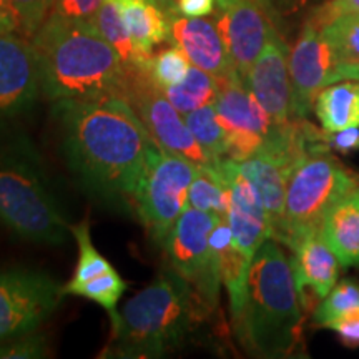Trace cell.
<instances>
[{
    "mask_svg": "<svg viewBox=\"0 0 359 359\" xmlns=\"http://www.w3.org/2000/svg\"><path fill=\"white\" fill-rule=\"evenodd\" d=\"M359 308V283L344 278L336 283L333 290L327 293L313 313V321L316 326L325 327L327 323L339 318L341 314Z\"/></svg>",
    "mask_w": 359,
    "mask_h": 359,
    "instance_id": "f546056e",
    "label": "cell"
},
{
    "mask_svg": "<svg viewBox=\"0 0 359 359\" xmlns=\"http://www.w3.org/2000/svg\"><path fill=\"white\" fill-rule=\"evenodd\" d=\"M290 250L293 251L290 263L293 268L299 299L304 290H311L318 299L325 298L338 283L341 263L321 236V231L308 233Z\"/></svg>",
    "mask_w": 359,
    "mask_h": 359,
    "instance_id": "ac0fdd59",
    "label": "cell"
},
{
    "mask_svg": "<svg viewBox=\"0 0 359 359\" xmlns=\"http://www.w3.org/2000/svg\"><path fill=\"white\" fill-rule=\"evenodd\" d=\"M198 168L168 154L158 143L148 151L145 170L133 196V210L156 245H163L180 215L188 206V190Z\"/></svg>",
    "mask_w": 359,
    "mask_h": 359,
    "instance_id": "52a82bcc",
    "label": "cell"
},
{
    "mask_svg": "<svg viewBox=\"0 0 359 359\" xmlns=\"http://www.w3.org/2000/svg\"><path fill=\"white\" fill-rule=\"evenodd\" d=\"M359 13V0H327L311 13L308 20L318 27H325L336 19Z\"/></svg>",
    "mask_w": 359,
    "mask_h": 359,
    "instance_id": "836d02e7",
    "label": "cell"
},
{
    "mask_svg": "<svg viewBox=\"0 0 359 359\" xmlns=\"http://www.w3.org/2000/svg\"><path fill=\"white\" fill-rule=\"evenodd\" d=\"M291 114L306 118L323 88L336 83L334 57L323 27L308 20L290 52Z\"/></svg>",
    "mask_w": 359,
    "mask_h": 359,
    "instance_id": "4fadbf2b",
    "label": "cell"
},
{
    "mask_svg": "<svg viewBox=\"0 0 359 359\" xmlns=\"http://www.w3.org/2000/svg\"><path fill=\"white\" fill-rule=\"evenodd\" d=\"M40 93L39 57L32 40L17 32H0V122L27 114Z\"/></svg>",
    "mask_w": 359,
    "mask_h": 359,
    "instance_id": "5bb4252c",
    "label": "cell"
},
{
    "mask_svg": "<svg viewBox=\"0 0 359 359\" xmlns=\"http://www.w3.org/2000/svg\"><path fill=\"white\" fill-rule=\"evenodd\" d=\"M72 235L79 245V262L75 266L74 276L72 280L64 285V290L74 288V286L82 285L85 281L93 280V278L105 275V273L115 269L111 263L95 248L90 235V224L87 219L80 222L79 224H72L70 226Z\"/></svg>",
    "mask_w": 359,
    "mask_h": 359,
    "instance_id": "83f0119b",
    "label": "cell"
},
{
    "mask_svg": "<svg viewBox=\"0 0 359 359\" xmlns=\"http://www.w3.org/2000/svg\"><path fill=\"white\" fill-rule=\"evenodd\" d=\"M165 97L182 115L215 103L218 95V80L208 72L191 65L187 77L178 85L161 88Z\"/></svg>",
    "mask_w": 359,
    "mask_h": 359,
    "instance_id": "484cf974",
    "label": "cell"
},
{
    "mask_svg": "<svg viewBox=\"0 0 359 359\" xmlns=\"http://www.w3.org/2000/svg\"><path fill=\"white\" fill-rule=\"evenodd\" d=\"M190 67V60H188L185 52L180 47H172L165 48L158 55L151 57L147 72L160 88H167L182 82L187 77Z\"/></svg>",
    "mask_w": 359,
    "mask_h": 359,
    "instance_id": "4dcf8cb0",
    "label": "cell"
},
{
    "mask_svg": "<svg viewBox=\"0 0 359 359\" xmlns=\"http://www.w3.org/2000/svg\"><path fill=\"white\" fill-rule=\"evenodd\" d=\"M323 135H325L326 145L331 150L341 151V154H351L359 150V128H348L334 133L323 132Z\"/></svg>",
    "mask_w": 359,
    "mask_h": 359,
    "instance_id": "8d00e7d4",
    "label": "cell"
},
{
    "mask_svg": "<svg viewBox=\"0 0 359 359\" xmlns=\"http://www.w3.org/2000/svg\"><path fill=\"white\" fill-rule=\"evenodd\" d=\"M266 2L271 6L273 11H275L278 6H288V4L293 2V0H266Z\"/></svg>",
    "mask_w": 359,
    "mask_h": 359,
    "instance_id": "ab89813d",
    "label": "cell"
},
{
    "mask_svg": "<svg viewBox=\"0 0 359 359\" xmlns=\"http://www.w3.org/2000/svg\"><path fill=\"white\" fill-rule=\"evenodd\" d=\"M288 58V47L275 29L243 80L275 123L293 120Z\"/></svg>",
    "mask_w": 359,
    "mask_h": 359,
    "instance_id": "2e32d148",
    "label": "cell"
},
{
    "mask_svg": "<svg viewBox=\"0 0 359 359\" xmlns=\"http://www.w3.org/2000/svg\"><path fill=\"white\" fill-rule=\"evenodd\" d=\"M65 290L47 273L0 269V343L37 331L64 299Z\"/></svg>",
    "mask_w": 359,
    "mask_h": 359,
    "instance_id": "9c48e42d",
    "label": "cell"
},
{
    "mask_svg": "<svg viewBox=\"0 0 359 359\" xmlns=\"http://www.w3.org/2000/svg\"><path fill=\"white\" fill-rule=\"evenodd\" d=\"M200 308L191 286L168 264L125 303L105 358H163L183 344Z\"/></svg>",
    "mask_w": 359,
    "mask_h": 359,
    "instance_id": "277c9868",
    "label": "cell"
},
{
    "mask_svg": "<svg viewBox=\"0 0 359 359\" xmlns=\"http://www.w3.org/2000/svg\"><path fill=\"white\" fill-rule=\"evenodd\" d=\"M313 111L326 133L359 128V80H343L323 88Z\"/></svg>",
    "mask_w": 359,
    "mask_h": 359,
    "instance_id": "7402d4cb",
    "label": "cell"
},
{
    "mask_svg": "<svg viewBox=\"0 0 359 359\" xmlns=\"http://www.w3.org/2000/svg\"><path fill=\"white\" fill-rule=\"evenodd\" d=\"M210 245H212L215 253L218 255L222 281L226 286L228 294H230L231 318L235 320L245 303L251 258L245 257L233 245V235L228 219H219L215 224L212 235H210Z\"/></svg>",
    "mask_w": 359,
    "mask_h": 359,
    "instance_id": "44dd1931",
    "label": "cell"
},
{
    "mask_svg": "<svg viewBox=\"0 0 359 359\" xmlns=\"http://www.w3.org/2000/svg\"><path fill=\"white\" fill-rule=\"evenodd\" d=\"M123 98L142 118L154 140L168 154L185 158L196 167L217 163L195 140L185 118L165 97L163 90L151 80L147 70H128Z\"/></svg>",
    "mask_w": 359,
    "mask_h": 359,
    "instance_id": "30bf717a",
    "label": "cell"
},
{
    "mask_svg": "<svg viewBox=\"0 0 359 359\" xmlns=\"http://www.w3.org/2000/svg\"><path fill=\"white\" fill-rule=\"evenodd\" d=\"M0 32H17L19 34L15 19H13L11 11H8L6 4H4V0H0Z\"/></svg>",
    "mask_w": 359,
    "mask_h": 359,
    "instance_id": "f35d334b",
    "label": "cell"
},
{
    "mask_svg": "<svg viewBox=\"0 0 359 359\" xmlns=\"http://www.w3.org/2000/svg\"><path fill=\"white\" fill-rule=\"evenodd\" d=\"M103 0H53L52 13L65 19L93 20Z\"/></svg>",
    "mask_w": 359,
    "mask_h": 359,
    "instance_id": "e575fe53",
    "label": "cell"
},
{
    "mask_svg": "<svg viewBox=\"0 0 359 359\" xmlns=\"http://www.w3.org/2000/svg\"><path fill=\"white\" fill-rule=\"evenodd\" d=\"M93 24L97 25V29L100 30L107 42L115 48L128 70L148 69L151 58L142 57L135 48L133 40L130 37L127 27H125V22L120 15L115 0H103L100 8L93 17Z\"/></svg>",
    "mask_w": 359,
    "mask_h": 359,
    "instance_id": "cb8c5ba5",
    "label": "cell"
},
{
    "mask_svg": "<svg viewBox=\"0 0 359 359\" xmlns=\"http://www.w3.org/2000/svg\"><path fill=\"white\" fill-rule=\"evenodd\" d=\"M218 168L222 170L230 188V208L226 219L231 228L233 245L245 257L253 259L259 246L271 238V223L266 210L255 187L240 172L236 160L224 156L218 161Z\"/></svg>",
    "mask_w": 359,
    "mask_h": 359,
    "instance_id": "9a60e30c",
    "label": "cell"
},
{
    "mask_svg": "<svg viewBox=\"0 0 359 359\" xmlns=\"http://www.w3.org/2000/svg\"><path fill=\"white\" fill-rule=\"evenodd\" d=\"M45 98L55 102L122 95L128 69L93 20L52 13L32 39Z\"/></svg>",
    "mask_w": 359,
    "mask_h": 359,
    "instance_id": "7a4b0ae2",
    "label": "cell"
},
{
    "mask_svg": "<svg viewBox=\"0 0 359 359\" xmlns=\"http://www.w3.org/2000/svg\"><path fill=\"white\" fill-rule=\"evenodd\" d=\"M339 334L341 341L351 348H359V308L341 314L325 326Z\"/></svg>",
    "mask_w": 359,
    "mask_h": 359,
    "instance_id": "d590c367",
    "label": "cell"
},
{
    "mask_svg": "<svg viewBox=\"0 0 359 359\" xmlns=\"http://www.w3.org/2000/svg\"><path fill=\"white\" fill-rule=\"evenodd\" d=\"M15 19L19 34L32 39L45 19L50 15L53 0H4Z\"/></svg>",
    "mask_w": 359,
    "mask_h": 359,
    "instance_id": "1f68e13d",
    "label": "cell"
},
{
    "mask_svg": "<svg viewBox=\"0 0 359 359\" xmlns=\"http://www.w3.org/2000/svg\"><path fill=\"white\" fill-rule=\"evenodd\" d=\"M273 12L266 0H217L213 22L243 80L275 30Z\"/></svg>",
    "mask_w": 359,
    "mask_h": 359,
    "instance_id": "7c38bea8",
    "label": "cell"
},
{
    "mask_svg": "<svg viewBox=\"0 0 359 359\" xmlns=\"http://www.w3.org/2000/svg\"><path fill=\"white\" fill-rule=\"evenodd\" d=\"M185 122L195 140L208 154L213 161H218L228 156V140L222 122H219L215 103L201 107L183 115Z\"/></svg>",
    "mask_w": 359,
    "mask_h": 359,
    "instance_id": "4316f807",
    "label": "cell"
},
{
    "mask_svg": "<svg viewBox=\"0 0 359 359\" xmlns=\"http://www.w3.org/2000/svg\"><path fill=\"white\" fill-rule=\"evenodd\" d=\"M170 40L185 52L191 65L223 80L238 74L217 24L203 17H185L168 8ZM240 75V74H238Z\"/></svg>",
    "mask_w": 359,
    "mask_h": 359,
    "instance_id": "e0dca14e",
    "label": "cell"
},
{
    "mask_svg": "<svg viewBox=\"0 0 359 359\" xmlns=\"http://www.w3.org/2000/svg\"><path fill=\"white\" fill-rule=\"evenodd\" d=\"M135 48L151 58L156 45L170 40V13L155 0H115Z\"/></svg>",
    "mask_w": 359,
    "mask_h": 359,
    "instance_id": "ffe728a7",
    "label": "cell"
},
{
    "mask_svg": "<svg viewBox=\"0 0 359 359\" xmlns=\"http://www.w3.org/2000/svg\"><path fill=\"white\" fill-rule=\"evenodd\" d=\"M358 185V175L331 155L323 130L318 132L291 170L278 243L291 248L304 235L320 230L331 206Z\"/></svg>",
    "mask_w": 359,
    "mask_h": 359,
    "instance_id": "8992f818",
    "label": "cell"
},
{
    "mask_svg": "<svg viewBox=\"0 0 359 359\" xmlns=\"http://www.w3.org/2000/svg\"><path fill=\"white\" fill-rule=\"evenodd\" d=\"M50 354L47 336L32 331L0 343V359H40Z\"/></svg>",
    "mask_w": 359,
    "mask_h": 359,
    "instance_id": "d6a6232c",
    "label": "cell"
},
{
    "mask_svg": "<svg viewBox=\"0 0 359 359\" xmlns=\"http://www.w3.org/2000/svg\"><path fill=\"white\" fill-rule=\"evenodd\" d=\"M323 32L333 50L336 83L359 80V13L336 19Z\"/></svg>",
    "mask_w": 359,
    "mask_h": 359,
    "instance_id": "603a6c76",
    "label": "cell"
},
{
    "mask_svg": "<svg viewBox=\"0 0 359 359\" xmlns=\"http://www.w3.org/2000/svg\"><path fill=\"white\" fill-rule=\"evenodd\" d=\"M219 219L223 218L187 206L161 245L170 266L191 286L201 314L217 308L223 283L218 255L210 245V235Z\"/></svg>",
    "mask_w": 359,
    "mask_h": 359,
    "instance_id": "ba28073f",
    "label": "cell"
},
{
    "mask_svg": "<svg viewBox=\"0 0 359 359\" xmlns=\"http://www.w3.org/2000/svg\"><path fill=\"white\" fill-rule=\"evenodd\" d=\"M62 154L87 195L115 210H133V196L155 145L122 95L53 103Z\"/></svg>",
    "mask_w": 359,
    "mask_h": 359,
    "instance_id": "6da1fadb",
    "label": "cell"
},
{
    "mask_svg": "<svg viewBox=\"0 0 359 359\" xmlns=\"http://www.w3.org/2000/svg\"><path fill=\"white\" fill-rule=\"evenodd\" d=\"M125 291H127V281L116 273V269H111L105 275L97 276L93 280L82 283V285L65 290V294L82 296V298H87L90 302L100 304L109 313L111 325H114L118 320L116 304H118Z\"/></svg>",
    "mask_w": 359,
    "mask_h": 359,
    "instance_id": "f1b7e54d",
    "label": "cell"
},
{
    "mask_svg": "<svg viewBox=\"0 0 359 359\" xmlns=\"http://www.w3.org/2000/svg\"><path fill=\"white\" fill-rule=\"evenodd\" d=\"M320 231L341 266H359V185L331 206Z\"/></svg>",
    "mask_w": 359,
    "mask_h": 359,
    "instance_id": "d6986e66",
    "label": "cell"
},
{
    "mask_svg": "<svg viewBox=\"0 0 359 359\" xmlns=\"http://www.w3.org/2000/svg\"><path fill=\"white\" fill-rule=\"evenodd\" d=\"M233 327L245 349L259 358H286L302 339L303 309L290 258L273 238L250 264L243 308Z\"/></svg>",
    "mask_w": 359,
    "mask_h": 359,
    "instance_id": "3957f363",
    "label": "cell"
},
{
    "mask_svg": "<svg viewBox=\"0 0 359 359\" xmlns=\"http://www.w3.org/2000/svg\"><path fill=\"white\" fill-rule=\"evenodd\" d=\"M215 109L226 133L228 158L236 161L257 154L281 125L269 118L238 74L218 80Z\"/></svg>",
    "mask_w": 359,
    "mask_h": 359,
    "instance_id": "8fae6325",
    "label": "cell"
},
{
    "mask_svg": "<svg viewBox=\"0 0 359 359\" xmlns=\"http://www.w3.org/2000/svg\"><path fill=\"white\" fill-rule=\"evenodd\" d=\"M0 223L37 245H64L72 235L37 148L20 133L0 138Z\"/></svg>",
    "mask_w": 359,
    "mask_h": 359,
    "instance_id": "5b68a950",
    "label": "cell"
},
{
    "mask_svg": "<svg viewBox=\"0 0 359 359\" xmlns=\"http://www.w3.org/2000/svg\"><path fill=\"white\" fill-rule=\"evenodd\" d=\"M218 161L198 168L188 190V206L226 219L230 208V188L222 170L218 168Z\"/></svg>",
    "mask_w": 359,
    "mask_h": 359,
    "instance_id": "d4e9b609",
    "label": "cell"
},
{
    "mask_svg": "<svg viewBox=\"0 0 359 359\" xmlns=\"http://www.w3.org/2000/svg\"><path fill=\"white\" fill-rule=\"evenodd\" d=\"M217 0H178L177 12L185 17H208L215 12Z\"/></svg>",
    "mask_w": 359,
    "mask_h": 359,
    "instance_id": "74e56055",
    "label": "cell"
}]
</instances>
